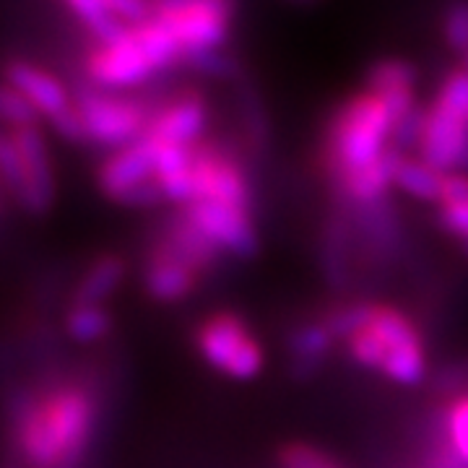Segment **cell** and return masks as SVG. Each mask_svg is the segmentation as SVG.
Returning <instances> with one entry per match:
<instances>
[{
	"label": "cell",
	"mask_w": 468,
	"mask_h": 468,
	"mask_svg": "<svg viewBox=\"0 0 468 468\" xmlns=\"http://www.w3.org/2000/svg\"><path fill=\"white\" fill-rule=\"evenodd\" d=\"M419 159L442 175L468 172V120L451 110L430 104L417 149Z\"/></svg>",
	"instance_id": "10"
},
{
	"label": "cell",
	"mask_w": 468,
	"mask_h": 468,
	"mask_svg": "<svg viewBox=\"0 0 468 468\" xmlns=\"http://www.w3.org/2000/svg\"><path fill=\"white\" fill-rule=\"evenodd\" d=\"M86 73L91 86L115 94L120 89H131L149 81L156 68L131 29V34L115 45H97L94 52L86 58Z\"/></svg>",
	"instance_id": "9"
},
{
	"label": "cell",
	"mask_w": 468,
	"mask_h": 468,
	"mask_svg": "<svg viewBox=\"0 0 468 468\" xmlns=\"http://www.w3.org/2000/svg\"><path fill=\"white\" fill-rule=\"evenodd\" d=\"M466 250H468V245H466Z\"/></svg>",
	"instance_id": "31"
},
{
	"label": "cell",
	"mask_w": 468,
	"mask_h": 468,
	"mask_svg": "<svg viewBox=\"0 0 468 468\" xmlns=\"http://www.w3.org/2000/svg\"><path fill=\"white\" fill-rule=\"evenodd\" d=\"M393 185L417 201L440 203L445 175L437 172L435 167H430L419 156H399L396 169H393Z\"/></svg>",
	"instance_id": "17"
},
{
	"label": "cell",
	"mask_w": 468,
	"mask_h": 468,
	"mask_svg": "<svg viewBox=\"0 0 468 468\" xmlns=\"http://www.w3.org/2000/svg\"><path fill=\"white\" fill-rule=\"evenodd\" d=\"M52 131L60 135V138H66V141H73V144H81L86 141V128H84V120L79 115V110H76V104L66 110L63 115L52 117Z\"/></svg>",
	"instance_id": "28"
},
{
	"label": "cell",
	"mask_w": 468,
	"mask_h": 468,
	"mask_svg": "<svg viewBox=\"0 0 468 468\" xmlns=\"http://www.w3.org/2000/svg\"><path fill=\"white\" fill-rule=\"evenodd\" d=\"M232 5L221 0H165L154 3V18L162 21L183 48L190 52L221 50L232 27Z\"/></svg>",
	"instance_id": "6"
},
{
	"label": "cell",
	"mask_w": 468,
	"mask_h": 468,
	"mask_svg": "<svg viewBox=\"0 0 468 468\" xmlns=\"http://www.w3.org/2000/svg\"><path fill=\"white\" fill-rule=\"evenodd\" d=\"M445 445L468 466V393L452 399L445 411Z\"/></svg>",
	"instance_id": "22"
},
{
	"label": "cell",
	"mask_w": 468,
	"mask_h": 468,
	"mask_svg": "<svg viewBox=\"0 0 468 468\" xmlns=\"http://www.w3.org/2000/svg\"><path fill=\"white\" fill-rule=\"evenodd\" d=\"M193 177H196V203H224L242 211L252 208L248 172L229 151L218 149L214 144H198L193 154Z\"/></svg>",
	"instance_id": "7"
},
{
	"label": "cell",
	"mask_w": 468,
	"mask_h": 468,
	"mask_svg": "<svg viewBox=\"0 0 468 468\" xmlns=\"http://www.w3.org/2000/svg\"><path fill=\"white\" fill-rule=\"evenodd\" d=\"M437 218H440V227L445 232L461 237L468 245V203H455V206H440L437 211Z\"/></svg>",
	"instance_id": "27"
},
{
	"label": "cell",
	"mask_w": 468,
	"mask_h": 468,
	"mask_svg": "<svg viewBox=\"0 0 468 468\" xmlns=\"http://www.w3.org/2000/svg\"><path fill=\"white\" fill-rule=\"evenodd\" d=\"M393 120L383 100L362 91L354 94L331 120L325 138V165L335 187L378 169L390 156Z\"/></svg>",
	"instance_id": "2"
},
{
	"label": "cell",
	"mask_w": 468,
	"mask_h": 468,
	"mask_svg": "<svg viewBox=\"0 0 468 468\" xmlns=\"http://www.w3.org/2000/svg\"><path fill=\"white\" fill-rule=\"evenodd\" d=\"M5 84H11L16 91H21L27 100L32 101L34 110L48 120L63 115L66 110L73 107L63 81L55 79L48 70L32 66V63H24V60L11 63L5 68Z\"/></svg>",
	"instance_id": "13"
},
{
	"label": "cell",
	"mask_w": 468,
	"mask_h": 468,
	"mask_svg": "<svg viewBox=\"0 0 468 468\" xmlns=\"http://www.w3.org/2000/svg\"><path fill=\"white\" fill-rule=\"evenodd\" d=\"M414 86H417V70L406 60H380L369 68L367 91L380 100L414 97Z\"/></svg>",
	"instance_id": "20"
},
{
	"label": "cell",
	"mask_w": 468,
	"mask_h": 468,
	"mask_svg": "<svg viewBox=\"0 0 468 468\" xmlns=\"http://www.w3.org/2000/svg\"><path fill=\"white\" fill-rule=\"evenodd\" d=\"M198 271L190 268L177 258H169L165 252H151L149 266H146V276L144 284L149 292L151 300L156 302H180L190 297L198 286Z\"/></svg>",
	"instance_id": "15"
},
{
	"label": "cell",
	"mask_w": 468,
	"mask_h": 468,
	"mask_svg": "<svg viewBox=\"0 0 468 468\" xmlns=\"http://www.w3.org/2000/svg\"><path fill=\"white\" fill-rule=\"evenodd\" d=\"M201 356L232 380H252L263 369V346L255 341L248 323L234 313H217L196 331Z\"/></svg>",
	"instance_id": "5"
},
{
	"label": "cell",
	"mask_w": 468,
	"mask_h": 468,
	"mask_svg": "<svg viewBox=\"0 0 468 468\" xmlns=\"http://www.w3.org/2000/svg\"><path fill=\"white\" fill-rule=\"evenodd\" d=\"M97 403L81 385H60L27 403L16 417V440L32 468H76L94 435Z\"/></svg>",
	"instance_id": "1"
},
{
	"label": "cell",
	"mask_w": 468,
	"mask_h": 468,
	"mask_svg": "<svg viewBox=\"0 0 468 468\" xmlns=\"http://www.w3.org/2000/svg\"><path fill=\"white\" fill-rule=\"evenodd\" d=\"M68 11L84 24L97 45H115L131 34V29L115 16L110 0H70Z\"/></svg>",
	"instance_id": "18"
},
{
	"label": "cell",
	"mask_w": 468,
	"mask_h": 468,
	"mask_svg": "<svg viewBox=\"0 0 468 468\" xmlns=\"http://www.w3.org/2000/svg\"><path fill=\"white\" fill-rule=\"evenodd\" d=\"M206 125H208L206 100L198 91H185L175 101L151 112L146 135L159 144H172V146H198Z\"/></svg>",
	"instance_id": "12"
},
{
	"label": "cell",
	"mask_w": 468,
	"mask_h": 468,
	"mask_svg": "<svg viewBox=\"0 0 468 468\" xmlns=\"http://www.w3.org/2000/svg\"><path fill=\"white\" fill-rule=\"evenodd\" d=\"M442 37L448 48L468 58V5H451L442 16Z\"/></svg>",
	"instance_id": "24"
},
{
	"label": "cell",
	"mask_w": 468,
	"mask_h": 468,
	"mask_svg": "<svg viewBox=\"0 0 468 468\" xmlns=\"http://www.w3.org/2000/svg\"><path fill=\"white\" fill-rule=\"evenodd\" d=\"M101 193L131 208H154L165 201L156 183V141L144 135L131 146L112 151L97 175Z\"/></svg>",
	"instance_id": "3"
},
{
	"label": "cell",
	"mask_w": 468,
	"mask_h": 468,
	"mask_svg": "<svg viewBox=\"0 0 468 468\" xmlns=\"http://www.w3.org/2000/svg\"><path fill=\"white\" fill-rule=\"evenodd\" d=\"M125 279V263L115 255H104L86 271L73 297V304H101Z\"/></svg>",
	"instance_id": "19"
},
{
	"label": "cell",
	"mask_w": 468,
	"mask_h": 468,
	"mask_svg": "<svg viewBox=\"0 0 468 468\" xmlns=\"http://www.w3.org/2000/svg\"><path fill=\"white\" fill-rule=\"evenodd\" d=\"M282 468H338L325 455V452H320L318 448H310V445H300V442H294V445H286L284 451H282Z\"/></svg>",
	"instance_id": "25"
},
{
	"label": "cell",
	"mask_w": 468,
	"mask_h": 468,
	"mask_svg": "<svg viewBox=\"0 0 468 468\" xmlns=\"http://www.w3.org/2000/svg\"><path fill=\"white\" fill-rule=\"evenodd\" d=\"M335 335L331 334V328L325 325V320H313L300 325L292 338H289V351H292V375L297 378H310L315 375L328 351L334 349Z\"/></svg>",
	"instance_id": "16"
},
{
	"label": "cell",
	"mask_w": 468,
	"mask_h": 468,
	"mask_svg": "<svg viewBox=\"0 0 468 468\" xmlns=\"http://www.w3.org/2000/svg\"><path fill=\"white\" fill-rule=\"evenodd\" d=\"M183 214L224 255L252 258L258 252V248H261V239H258V232H255L250 211L224 206V203L198 201L183 208Z\"/></svg>",
	"instance_id": "8"
},
{
	"label": "cell",
	"mask_w": 468,
	"mask_h": 468,
	"mask_svg": "<svg viewBox=\"0 0 468 468\" xmlns=\"http://www.w3.org/2000/svg\"><path fill=\"white\" fill-rule=\"evenodd\" d=\"M154 250L183 261L190 268H196L198 273L214 271L221 263V258H224V252L218 250L208 237H203L185 214H177V217L169 218L167 227H165V234H162V239L156 242Z\"/></svg>",
	"instance_id": "14"
},
{
	"label": "cell",
	"mask_w": 468,
	"mask_h": 468,
	"mask_svg": "<svg viewBox=\"0 0 468 468\" xmlns=\"http://www.w3.org/2000/svg\"><path fill=\"white\" fill-rule=\"evenodd\" d=\"M455 203H468V172L445 175L442 196L437 206H455Z\"/></svg>",
	"instance_id": "29"
},
{
	"label": "cell",
	"mask_w": 468,
	"mask_h": 468,
	"mask_svg": "<svg viewBox=\"0 0 468 468\" xmlns=\"http://www.w3.org/2000/svg\"><path fill=\"white\" fill-rule=\"evenodd\" d=\"M39 112L21 91L11 84H0V122L11 125V131L18 128H34L39 122Z\"/></svg>",
	"instance_id": "23"
},
{
	"label": "cell",
	"mask_w": 468,
	"mask_h": 468,
	"mask_svg": "<svg viewBox=\"0 0 468 468\" xmlns=\"http://www.w3.org/2000/svg\"><path fill=\"white\" fill-rule=\"evenodd\" d=\"M76 110L84 120L86 141L104 149H122L144 138L149 131L151 112L135 100L84 86L76 91Z\"/></svg>",
	"instance_id": "4"
},
{
	"label": "cell",
	"mask_w": 468,
	"mask_h": 468,
	"mask_svg": "<svg viewBox=\"0 0 468 468\" xmlns=\"http://www.w3.org/2000/svg\"><path fill=\"white\" fill-rule=\"evenodd\" d=\"M466 68H468V58H466Z\"/></svg>",
	"instance_id": "30"
},
{
	"label": "cell",
	"mask_w": 468,
	"mask_h": 468,
	"mask_svg": "<svg viewBox=\"0 0 468 468\" xmlns=\"http://www.w3.org/2000/svg\"><path fill=\"white\" fill-rule=\"evenodd\" d=\"M11 138L16 144L21 169H24L21 208L32 211V214H45L55 201V175H52L50 151H48L45 133L34 125V128L11 131Z\"/></svg>",
	"instance_id": "11"
},
{
	"label": "cell",
	"mask_w": 468,
	"mask_h": 468,
	"mask_svg": "<svg viewBox=\"0 0 468 468\" xmlns=\"http://www.w3.org/2000/svg\"><path fill=\"white\" fill-rule=\"evenodd\" d=\"M68 335L79 344L101 341L112 328V318L101 304H73L66 320Z\"/></svg>",
	"instance_id": "21"
},
{
	"label": "cell",
	"mask_w": 468,
	"mask_h": 468,
	"mask_svg": "<svg viewBox=\"0 0 468 468\" xmlns=\"http://www.w3.org/2000/svg\"><path fill=\"white\" fill-rule=\"evenodd\" d=\"M183 63L198 68V70L208 73V76H218V79H227V76H232L234 73L232 58H227L221 50L190 52V55H185Z\"/></svg>",
	"instance_id": "26"
}]
</instances>
